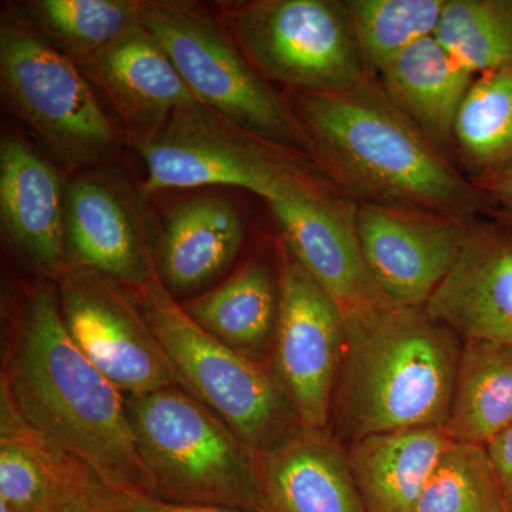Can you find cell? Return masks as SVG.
<instances>
[{"label": "cell", "instance_id": "obj_1", "mask_svg": "<svg viewBox=\"0 0 512 512\" xmlns=\"http://www.w3.org/2000/svg\"><path fill=\"white\" fill-rule=\"evenodd\" d=\"M0 396L109 490L154 497L128 420L126 396L74 345L56 286H33L15 319Z\"/></svg>", "mask_w": 512, "mask_h": 512}, {"label": "cell", "instance_id": "obj_2", "mask_svg": "<svg viewBox=\"0 0 512 512\" xmlns=\"http://www.w3.org/2000/svg\"><path fill=\"white\" fill-rule=\"evenodd\" d=\"M313 154L357 204L478 221L493 208L450 156L414 126L375 77L336 93L295 100Z\"/></svg>", "mask_w": 512, "mask_h": 512}, {"label": "cell", "instance_id": "obj_3", "mask_svg": "<svg viewBox=\"0 0 512 512\" xmlns=\"http://www.w3.org/2000/svg\"><path fill=\"white\" fill-rule=\"evenodd\" d=\"M329 430L349 446L373 434L444 427L464 342L426 306L345 313Z\"/></svg>", "mask_w": 512, "mask_h": 512}, {"label": "cell", "instance_id": "obj_4", "mask_svg": "<svg viewBox=\"0 0 512 512\" xmlns=\"http://www.w3.org/2000/svg\"><path fill=\"white\" fill-rule=\"evenodd\" d=\"M154 497L265 512L258 453L180 386L126 397Z\"/></svg>", "mask_w": 512, "mask_h": 512}, {"label": "cell", "instance_id": "obj_5", "mask_svg": "<svg viewBox=\"0 0 512 512\" xmlns=\"http://www.w3.org/2000/svg\"><path fill=\"white\" fill-rule=\"evenodd\" d=\"M177 380L256 453L302 426L271 363L205 332L168 292L158 272L131 289Z\"/></svg>", "mask_w": 512, "mask_h": 512}, {"label": "cell", "instance_id": "obj_6", "mask_svg": "<svg viewBox=\"0 0 512 512\" xmlns=\"http://www.w3.org/2000/svg\"><path fill=\"white\" fill-rule=\"evenodd\" d=\"M140 20L197 103L264 143L313 154L311 138L295 110L207 13L181 3L143 2Z\"/></svg>", "mask_w": 512, "mask_h": 512}, {"label": "cell", "instance_id": "obj_7", "mask_svg": "<svg viewBox=\"0 0 512 512\" xmlns=\"http://www.w3.org/2000/svg\"><path fill=\"white\" fill-rule=\"evenodd\" d=\"M224 29L262 79L298 93L343 92L369 77L343 2L242 3L228 10Z\"/></svg>", "mask_w": 512, "mask_h": 512}, {"label": "cell", "instance_id": "obj_8", "mask_svg": "<svg viewBox=\"0 0 512 512\" xmlns=\"http://www.w3.org/2000/svg\"><path fill=\"white\" fill-rule=\"evenodd\" d=\"M0 79L9 106L67 163L113 146L114 128L73 60L12 16L0 28Z\"/></svg>", "mask_w": 512, "mask_h": 512}, {"label": "cell", "instance_id": "obj_9", "mask_svg": "<svg viewBox=\"0 0 512 512\" xmlns=\"http://www.w3.org/2000/svg\"><path fill=\"white\" fill-rule=\"evenodd\" d=\"M140 150L148 192L224 185L269 202L298 168L282 148L249 136L197 101L175 110Z\"/></svg>", "mask_w": 512, "mask_h": 512}, {"label": "cell", "instance_id": "obj_10", "mask_svg": "<svg viewBox=\"0 0 512 512\" xmlns=\"http://www.w3.org/2000/svg\"><path fill=\"white\" fill-rule=\"evenodd\" d=\"M55 279L74 345L124 396L178 386L131 289L79 265L67 266Z\"/></svg>", "mask_w": 512, "mask_h": 512}, {"label": "cell", "instance_id": "obj_11", "mask_svg": "<svg viewBox=\"0 0 512 512\" xmlns=\"http://www.w3.org/2000/svg\"><path fill=\"white\" fill-rule=\"evenodd\" d=\"M279 312L271 363L302 426L329 429L346 315L289 252L278 248Z\"/></svg>", "mask_w": 512, "mask_h": 512}, {"label": "cell", "instance_id": "obj_12", "mask_svg": "<svg viewBox=\"0 0 512 512\" xmlns=\"http://www.w3.org/2000/svg\"><path fill=\"white\" fill-rule=\"evenodd\" d=\"M268 204L285 247L345 313L389 305L363 259L356 201L298 167Z\"/></svg>", "mask_w": 512, "mask_h": 512}, {"label": "cell", "instance_id": "obj_13", "mask_svg": "<svg viewBox=\"0 0 512 512\" xmlns=\"http://www.w3.org/2000/svg\"><path fill=\"white\" fill-rule=\"evenodd\" d=\"M474 222L434 212L357 204V235L389 305L424 306L456 264Z\"/></svg>", "mask_w": 512, "mask_h": 512}, {"label": "cell", "instance_id": "obj_14", "mask_svg": "<svg viewBox=\"0 0 512 512\" xmlns=\"http://www.w3.org/2000/svg\"><path fill=\"white\" fill-rule=\"evenodd\" d=\"M426 309L466 342L512 345V229L474 222L466 244Z\"/></svg>", "mask_w": 512, "mask_h": 512}, {"label": "cell", "instance_id": "obj_15", "mask_svg": "<svg viewBox=\"0 0 512 512\" xmlns=\"http://www.w3.org/2000/svg\"><path fill=\"white\" fill-rule=\"evenodd\" d=\"M265 512H366L348 448L329 429L299 426L258 453Z\"/></svg>", "mask_w": 512, "mask_h": 512}, {"label": "cell", "instance_id": "obj_16", "mask_svg": "<svg viewBox=\"0 0 512 512\" xmlns=\"http://www.w3.org/2000/svg\"><path fill=\"white\" fill-rule=\"evenodd\" d=\"M0 211L9 238L37 268L56 278L70 265L59 175L18 137L0 144Z\"/></svg>", "mask_w": 512, "mask_h": 512}, {"label": "cell", "instance_id": "obj_17", "mask_svg": "<svg viewBox=\"0 0 512 512\" xmlns=\"http://www.w3.org/2000/svg\"><path fill=\"white\" fill-rule=\"evenodd\" d=\"M82 67L109 96L140 144L153 137L175 110L195 103L170 57L141 20Z\"/></svg>", "mask_w": 512, "mask_h": 512}, {"label": "cell", "instance_id": "obj_18", "mask_svg": "<svg viewBox=\"0 0 512 512\" xmlns=\"http://www.w3.org/2000/svg\"><path fill=\"white\" fill-rule=\"evenodd\" d=\"M79 460L57 447L0 396V512H50L103 488Z\"/></svg>", "mask_w": 512, "mask_h": 512}, {"label": "cell", "instance_id": "obj_19", "mask_svg": "<svg viewBox=\"0 0 512 512\" xmlns=\"http://www.w3.org/2000/svg\"><path fill=\"white\" fill-rule=\"evenodd\" d=\"M70 265L84 266L128 289L156 274L143 235L127 205L107 185L80 178L66 195Z\"/></svg>", "mask_w": 512, "mask_h": 512}, {"label": "cell", "instance_id": "obj_20", "mask_svg": "<svg viewBox=\"0 0 512 512\" xmlns=\"http://www.w3.org/2000/svg\"><path fill=\"white\" fill-rule=\"evenodd\" d=\"M242 241L244 224L225 198L181 202L165 221L158 276L175 299L198 291L234 262Z\"/></svg>", "mask_w": 512, "mask_h": 512}, {"label": "cell", "instance_id": "obj_21", "mask_svg": "<svg viewBox=\"0 0 512 512\" xmlns=\"http://www.w3.org/2000/svg\"><path fill=\"white\" fill-rule=\"evenodd\" d=\"M375 79L394 106L450 156L458 114L476 76L430 36L386 64Z\"/></svg>", "mask_w": 512, "mask_h": 512}, {"label": "cell", "instance_id": "obj_22", "mask_svg": "<svg viewBox=\"0 0 512 512\" xmlns=\"http://www.w3.org/2000/svg\"><path fill=\"white\" fill-rule=\"evenodd\" d=\"M444 427L373 434L346 446L366 512H417L421 494L448 446Z\"/></svg>", "mask_w": 512, "mask_h": 512}, {"label": "cell", "instance_id": "obj_23", "mask_svg": "<svg viewBox=\"0 0 512 512\" xmlns=\"http://www.w3.org/2000/svg\"><path fill=\"white\" fill-rule=\"evenodd\" d=\"M181 306L214 338L269 363L279 312L278 268L251 259L220 285Z\"/></svg>", "mask_w": 512, "mask_h": 512}, {"label": "cell", "instance_id": "obj_24", "mask_svg": "<svg viewBox=\"0 0 512 512\" xmlns=\"http://www.w3.org/2000/svg\"><path fill=\"white\" fill-rule=\"evenodd\" d=\"M512 423V345L466 340L444 429L456 443L485 446Z\"/></svg>", "mask_w": 512, "mask_h": 512}, {"label": "cell", "instance_id": "obj_25", "mask_svg": "<svg viewBox=\"0 0 512 512\" xmlns=\"http://www.w3.org/2000/svg\"><path fill=\"white\" fill-rule=\"evenodd\" d=\"M453 151L473 181L512 170V67L481 74L471 84Z\"/></svg>", "mask_w": 512, "mask_h": 512}, {"label": "cell", "instance_id": "obj_26", "mask_svg": "<svg viewBox=\"0 0 512 512\" xmlns=\"http://www.w3.org/2000/svg\"><path fill=\"white\" fill-rule=\"evenodd\" d=\"M447 0H345L367 76L376 77L414 43L436 35Z\"/></svg>", "mask_w": 512, "mask_h": 512}, {"label": "cell", "instance_id": "obj_27", "mask_svg": "<svg viewBox=\"0 0 512 512\" xmlns=\"http://www.w3.org/2000/svg\"><path fill=\"white\" fill-rule=\"evenodd\" d=\"M30 10L57 49L84 64L140 23L141 2L37 0Z\"/></svg>", "mask_w": 512, "mask_h": 512}, {"label": "cell", "instance_id": "obj_28", "mask_svg": "<svg viewBox=\"0 0 512 512\" xmlns=\"http://www.w3.org/2000/svg\"><path fill=\"white\" fill-rule=\"evenodd\" d=\"M434 36L473 76L512 67V0H447Z\"/></svg>", "mask_w": 512, "mask_h": 512}, {"label": "cell", "instance_id": "obj_29", "mask_svg": "<svg viewBox=\"0 0 512 512\" xmlns=\"http://www.w3.org/2000/svg\"><path fill=\"white\" fill-rule=\"evenodd\" d=\"M417 512H511L487 448L451 443L424 487Z\"/></svg>", "mask_w": 512, "mask_h": 512}, {"label": "cell", "instance_id": "obj_30", "mask_svg": "<svg viewBox=\"0 0 512 512\" xmlns=\"http://www.w3.org/2000/svg\"><path fill=\"white\" fill-rule=\"evenodd\" d=\"M84 512H248L211 505L181 504L151 495L100 488L84 503Z\"/></svg>", "mask_w": 512, "mask_h": 512}, {"label": "cell", "instance_id": "obj_31", "mask_svg": "<svg viewBox=\"0 0 512 512\" xmlns=\"http://www.w3.org/2000/svg\"><path fill=\"white\" fill-rule=\"evenodd\" d=\"M485 448L505 501L512 512V423L488 441Z\"/></svg>", "mask_w": 512, "mask_h": 512}, {"label": "cell", "instance_id": "obj_32", "mask_svg": "<svg viewBox=\"0 0 512 512\" xmlns=\"http://www.w3.org/2000/svg\"><path fill=\"white\" fill-rule=\"evenodd\" d=\"M493 208L495 220L512 229V170L474 181Z\"/></svg>", "mask_w": 512, "mask_h": 512}, {"label": "cell", "instance_id": "obj_33", "mask_svg": "<svg viewBox=\"0 0 512 512\" xmlns=\"http://www.w3.org/2000/svg\"><path fill=\"white\" fill-rule=\"evenodd\" d=\"M89 498H87V500H89ZM86 501H82V503H77V504L69 505V507L59 508V510L50 511V512H84L83 511L84 510V503H86Z\"/></svg>", "mask_w": 512, "mask_h": 512}]
</instances>
